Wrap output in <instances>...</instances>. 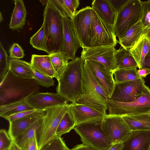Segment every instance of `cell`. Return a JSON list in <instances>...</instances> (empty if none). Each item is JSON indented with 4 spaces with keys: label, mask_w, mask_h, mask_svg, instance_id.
Wrapping results in <instances>:
<instances>
[{
    "label": "cell",
    "mask_w": 150,
    "mask_h": 150,
    "mask_svg": "<svg viewBox=\"0 0 150 150\" xmlns=\"http://www.w3.org/2000/svg\"><path fill=\"white\" fill-rule=\"evenodd\" d=\"M39 86L34 79L18 77L8 69L0 81V106L25 99L38 93Z\"/></svg>",
    "instance_id": "cell-1"
},
{
    "label": "cell",
    "mask_w": 150,
    "mask_h": 150,
    "mask_svg": "<svg viewBox=\"0 0 150 150\" xmlns=\"http://www.w3.org/2000/svg\"><path fill=\"white\" fill-rule=\"evenodd\" d=\"M84 61L81 57H76L69 62L58 81L57 93L68 102L76 103L83 91Z\"/></svg>",
    "instance_id": "cell-2"
},
{
    "label": "cell",
    "mask_w": 150,
    "mask_h": 150,
    "mask_svg": "<svg viewBox=\"0 0 150 150\" xmlns=\"http://www.w3.org/2000/svg\"><path fill=\"white\" fill-rule=\"evenodd\" d=\"M108 99L91 72L84 64L83 91L76 103L107 114L106 111L108 106L106 101Z\"/></svg>",
    "instance_id": "cell-3"
},
{
    "label": "cell",
    "mask_w": 150,
    "mask_h": 150,
    "mask_svg": "<svg viewBox=\"0 0 150 150\" xmlns=\"http://www.w3.org/2000/svg\"><path fill=\"white\" fill-rule=\"evenodd\" d=\"M43 18L48 54L61 51L63 35L62 16L49 2L44 9Z\"/></svg>",
    "instance_id": "cell-4"
},
{
    "label": "cell",
    "mask_w": 150,
    "mask_h": 150,
    "mask_svg": "<svg viewBox=\"0 0 150 150\" xmlns=\"http://www.w3.org/2000/svg\"><path fill=\"white\" fill-rule=\"evenodd\" d=\"M103 120L84 122L74 128L83 144L95 150H108L113 144L102 129Z\"/></svg>",
    "instance_id": "cell-5"
},
{
    "label": "cell",
    "mask_w": 150,
    "mask_h": 150,
    "mask_svg": "<svg viewBox=\"0 0 150 150\" xmlns=\"http://www.w3.org/2000/svg\"><path fill=\"white\" fill-rule=\"evenodd\" d=\"M108 114L120 116L137 115L150 112V89L146 86L144 93L134 101L122 103L108 99Z\"/></svg>",
    "instance_id": "cell-6"
},
{
    "label": "cell",
    "mask_w": 150,
    "mask_h": 150,
    "mask_svg": "<svg viewBox=\"0 0 150 150\" xmlns=\"http://www.w3.org/2000/svg\"><path fill=\"white\" fill-rule=\"evenodd\" d=\"M69 107L70 104L67 103L45 109L44 121L37 138L38 149L56 136L60 122Z\"/></svg>",
    "instance_id": "cell-7"
},
{
    "label": "cell",
    "mask_w": 150,
    "mask_h": 150,
    "mask_svg": "<svg viewBox=\"0 0 150 150\" xmlns=\"http://www.w3.org/2000/svg\"><path fill=\"white\" fill-rule=\"evenodd\" d=\"M142 14V1L129 0L117 13L114 27L119 39L141 21Z\"/></svg>",
    "instance_id": "cell-8"
},
{
    "label": "cell",
    "mask_w": 150,
    "mask_h": 150,
    "mask_svg": "<svg viewBox=\"0 0 150 150\" xmlns=\"http://www.w3.org/2000/svg\"><path fill=\"white\" fill-rule=\"evenodd\" d=\"M116 37L114 26L103 21L92 9L90 47H115L118 43Z\"/></svg>",
    "instance_id": "cell-9"
},
{
    "label": "cell",
    "mask_w": 150,
    "mask_h": 150,
    "mask_svg": "<svg viewBox=\"0 0 150 150\" xmlns=\"http://www.w3.org/2000/svg\"><path fill=\"white\" fill-rule=\"evenodd\" d=\"M146 86L143 78L115 83L113 93L109 99L122 103L134 101L142 96Z\"/></svg>",
    "instance_id": "cell-10"
},
{
    "label": "cell",
    "mask_w": 150,
    "mask_h": 150,
    "mask_svg": "<svg viewBox=\"0 0 150 150\" xmlns=\"http://www.w3.org/2000/svg\"><path fill=\"white\" fill-rule=\"evenodd\" d=\"M101 127L113 144L124 142L132 132L120 116L107 114L102 120Z\"/></svg>",
    "instance_id": "cell-11"
},
{
    "label": "cell",
    "mask_w": 150,
    "mask_h": 150,
    "mask_svg": "<svg viewBox=\"0 0 150 150\" xmlns=\"http://www.w3.org/2000/svg\"><path fill=\"white\" fill-rule=\"evenodd\" d=\"M92 9L90 6L77 11L72 18L76 34L83 48L90 47Z\"/></svg>",
    "instance_id": "cell-12"
},
{
    "label": "cell",
    "mask_w": 150,
    "mask_h": 150,
    "mask_svg": "<svg viewBox=\"0 0 150 150\" xmlns=\"http://www.w3.org/2000/svg\"><path fill=\"white\" fill-rule=\"evenodd\" d=\"M115 47L97 46L83 49L81 57L86 60L96 61L104 65L108 70L114 72L117 70L114 53Z\"/></svg>",
    "instance_id": "cell-13"
},
{
    "label": "cell",
    "mask_w": 150,
    "mask_h": 150,
    "mask_svg": "<svg viewBox=\"0 0 150 150\" xmlns=\"http://www.w3.org/2000/svg\"><path fill=\"white\" fill-rule=\"evenodd\" d=\"M84 64L109 99L113 93L115 84L113 76V72L96 61L86 60L84 61Z\"/></svg>",
    "instance_id": "cell-14"
},
{
    "label": "cell",
    "mask_w": 150,
    "mask_h": 150,
    "mask_svg": "<svg viewBox=\"0 0 150 150\" xmlns=\"http://www.w3.org/2000/svg\"><path fill=\"white\" fill-rule=\"evenodd\" d=\"M63 35L61 52L70 59H74L81 45L73 24L72 18L62 17Z\"/></svg>",
    "instance_id": "cell-15"
},
{
    "label": "cell",
    "mask_w": 150,
    "mask_h": 150,
    "mask_svg": "<svg viewBox=\"0 0 150 150\" xmlns=\"http://www.w3.org/2000/svg\"><path fill=\"white\" fill-rule=\"evenodd\" d=\"M25 100L29 106L36 110H44L68 102L57 93L49 92L35 93L28 96Z\"/></svg>",
    "instance_id": "cell-16"
},
{
    "label": "cell",
    "mask_w": 150,
    "mask_h": 150,
    "mask_svg": "<svg viewBox=\"0 0 150 150\" xmlns=\"http://www.w3.org/2000/svg\"><path fill=\"white\" fill-rule=\"evenodd\" d=\"M69 109L76 123V125L88 122L103 120L107 114L86 105L72 103Z\"/></svg>",
    "instance_id": "cell-17"
},
{
    "label": "cell",
    "mask_w": 150,
    "mask_h": 150,
    "mask_svg": "<svg viewBox=\"0 0 150 150\" xmlns=\"http://www.w3.org/2000/svg\"><path fill=\"white\" fill-rule=\"evenodd\" d=\"M122 150H149L150 131H133L123 142Z\"/></svg>",
    "instance_id": "cell-18"
},
{
    "label": "cell",
    "mask_w": 150,
    "mask_h": 150,
    "mask_svg": "<svg viewBox=\"0 0 150 150\" xmlns=\"http://www.w3.org/2000/svg\"><path fill=\"white\" fill-rule=\"evenodd\" d=\"M45 109L39 110L35 113L9 123L8 133L13 139L33 123L43 116L46 113Z\"/></svg>",
    "instance_id": "cell-19"
},
{
    "label": "cell",
    "mask_w": 150,
    "mask_h": 150,
    "mask_svg": "<svg viewBox=\"0 0 150 150\" xmlns=\"http://www.w3.org/2000/svg\"><path fill=\"white\" fill-rule=\"evenodd\" d=\"M91 5L92 9L103 21L114 26L117 13L108 0H94Z\"/></svg>",
    "instance_id": "cell-20"
},
{
    "label": "cell",
    "mask_w": 150,
    "mask_h": 150,
    "mask_svg": "<svg viewBox=\"0 0 150 150\" xmlns=\"http://www.w3.org/2000/svg\"><path fill=\"white\" fill-rule=\"evenodd\" d=\"M45 115L33 123L13 140L23 150H25L30 140L35 135L38 136L43 124Z\"/></svg>",
    "instance_id": "cell-21"
},
{
    "label": "cell",
    "mask_w": 150,
    "mask_h": 150,
    "mask_svg": "<svg viewBox=\"0 0 150 150\" xmlns=\"http://www.w3.org/2000/svg\"><path fill=\"white\" fill-rule=\"evenodd\" d=\"M129 51L137 62L138 68L141 69L145 57L150 51L149 40L145 34H142Z\"/></svg>",
    "instance_id": "cell-22"
},
{
    "label": "cell",
    "mask_w": 150,
    "mask_h": 150,
    "mask_svg": "<svg viewBox=\"0 0 150 150\" xmlns=\"http://www.w3.org/2000/svg\"><path fill=\"white\" fill-rule=\"evenodd\" d=\"M30 64L33 67L40 73L52 78H56L49 55H32Z\"/></svg>",
    "instance_id": "cell-23"
},
{
    "label": "cell",
    "mask_w": 150,
    "mask_h": 150,
    "mask_svg": "<svg viewBox=\"0 0 150 150\" xmlns=\"http://www.w3.org/2000/svg\"><path fill=\"white\" fill-rule=\"evenodd\" d=\"M9 69L16 76L33 79V68L30 63L19 59L8 58Z\"/></svg>",
    "instance_id": "cell-24"
},
{
    "label": "cell",
    "mask_w": 150,
    "mask_h": 150,
    "mask_svg": "<svg viewBox=\"0 0 150 150\" xmlns=\"http://www.w3.org/2000/svg\"><path fill=\"white\" fill-rule=\"evenodd\" d=\"M14 4L9 26L13 30L19 31L23 29L25 23L27 12L23 0H15Z\"/></svg>",
    "instance_id": "cell-25"
},
{
    "label": "cell",
    "mask_w": 150,
    "mask_h": 150,
    "mask_svg": "<svg viewBox=\"0 0 150 150\" xmlns=\"http://www.w3.org/2000/svg\"><path fill=\"white\" fill-rule=\"evenodd\" d=\"M145 28L141 21H139L119 39L118 43L122 47L130 49L139 40Z\"/></svg>",
    "instance_id": "cell-26"
},
{
    "label": "cell",
    "mask_w": 150,
    "mask_h": 150,
    "mask_svg": "<svg viewBox=\"0 0 150 150\" xmlns=\"http://www.w3.org/2000/svg\"><path fill=\"white\" fill-rule=\"evenodd\" d=\"M122 117L132 131H150V115L144 113Z\"/></svg>",
    "instance_id": "cell-27"
},
{
    "label": "cell",
    "mask_w": 150,
    "mask_h": 150,
    "mask_svg": "<svg viewBox=\"0 0 150 150\" xmlns=\"http://www.w3.org/2000/svg\"><path fill=\"white\" fill-rule=\"evenodd\" d=\"M117 69H135L137 64L131 54L129 50L123 47L116 50L114 53Z\"/></svg>",
    "instance_id": "cell-28"
},
{
    "label": "cell",
    "mask_w": 150,
    "mask_h": 150,
    "mask_svg": "<svg viewBox=\"0 0 150 150\" xmlns=\"http://www.w3.org/2000/svg\"><path fill=\"white\" fill-rule=\"evenodd\" d=\"M50 55L51 63L58 81L65 70L70 59L64 53L59 51L51 53Z\"/></svg>",
    "instance_id": "cell-29"
},
{
    "label": "cell",
    "mask_w": 150,
    "mask_h": 150,
    "mask_svg": "<svg viewBox=\"0 0 150 150\" xmlns=\"http://www.w3.org/2000/svg\"><path fill=\"white\" fill-rule=\"evenodd\" d=\"M33 109L26 103L24 99L0 106V116L5 119L18 112Z\"/></svg>",
    "instance_id": "cell-30"
},
{
    "label": "cell",
    "mask_w": 150,
    "mask_h": 150,
    "mask_svg": "<svg viewBox=\"0 0 150 150\" xmlns=\"http://www.w3.org/2000/svg\"><path fill=\"white\" fill-rule=\"evenodd\" d=\"M76 123L69 108L64 115L58 127L56 136L61 137L74 129Z\"/></svg>",
    "instance_id": "cell-31"
},
{
    "label": "cell",
    "mask_w": 150,
    "mask_h": 150,
    "mask_svg": "<svg viewBox=\"0 0 150 150\" xmlns=\"http://www.w3.org/2000/svg\"><path fill=\"white\" fill-rule=\"evenodd\" d=\"M115 83L128 81L141 78L139 75L137 68L119 69L113 72Z\"/></svg>",
    "instance_id": "cell-32"
},
{
    "label": "cell",
    "mask_w": 150,
    "mask_h": 150,
    "mask_svg": "<svg viewBox=\"0 0 150 150\" xmlns=\"http://www.w3.org/2000/svg\"><path fill=\"white\" fill-rule=\"evenodd\" d=\"M30 43L34 48L48 53L47 40L43 23L39 30L30 38Z\"/></svg>",
    "instance_id": "cell-33"
},
{
    "label": "cell",
    "mask_w": 150,
    "mask_h": 150,
    "mask_svg": "<svg viewBox=\"0 0 150 150\" xmlns=\"http://www.w3.org/2000/svg\"><path fill=\"white\" fill-rule=\"evenodd\" d=\"M38 150H70L61 137L55 136Z\"/></svg>",
    "instance_id": "cell-34"
},
{
    "label": "cell",
    "mask_w": 150,
    "mask_h": 150,
    "mask_svg": "<svg viewBox=\"0 0 150 150\" xmlns=\"http://www.w3.org/2000/svg\"><path fill=\"white\" fill-rule=\"evenodd\" d=\"M9 69L8 58L6 51L0 42V80L3 79Z\"/></svg>",
    "instance_id": "cell-35"
},
{
    "label": "cell",
    "mask_w": 150,
    "mask_h": 150,
    "mask_svg": "<svg viewBox=\"0 0 150 150\" xmlns=\"http://www.w3.org/2000/svg\"><path fill=\"white\" fill-rule=\"evenodd\" d=\"M33 72V79L40 86L49 88L54 85L55 82L52 78L46 76L34 68Z\"/></svg>",
    "instance_id": "cell-36"
},
{
    "label": "cell",
    "mask_w": 150,
    "mask_h": 150,
    "mask_svg": "<svg viewBox=\"0 0 150 150\" xmlns=\"http://www.w3.org/2000/svg\"><path fill=\"white\" fill-rule=\"evenodd\" d=\"M49 2L62 17L72 18V16L65 5L63 0H49Z\"/></svg>",
    "instance_id": "cell-37"
},
{
    "label": "cell",
    "mask_w": 150,
    "mask_h": 150,
    "mask_svg": "<svg viewBox=\"0 0 150 150\" xmlns=\"http://www.w3.org/2000/svg\"><path fill=\"white\" fill-rule=\"evenodd\" d=\"M142 14L141 21L146 27L150 24V0L142 1Z\"/></svg>",
    "instance_id": "cell-38"
},
{
    "label": "cell",
    "mask_w": 150,
    "mask_h": 150,
    "mask_svg": "<svg viewBox=\"0 0 150 150\" xmlns=\"http://www.w3.org/2000/svg\"><path fill=\"white\" fill-rule=\"evenodd\" d=\"M13 142V140L5 130H0V150H6L9 149Z\"/></svg>",
    "instance_id": "cell-39"
},
{
    "label": "cell",
    "mask_w": 150,
    "mask_h": 150,
    "mask_svg": "<svg viewBox=\"0 0 150 150\" xmlns=\"http://www.w3.org/2000/svg\"><path fill=\"white\" fill-rule=\"evenodd\" d=\"M9 57L13 59H19L23 58L24 56V50L17 43H13L9 50Z\"/></svg>",
    "instance_id": "cell-40"
},
{
    "label": "cell",
    "mask_w": 150,
    "mask_h": 150,
    "mask_svg": "<svg viewBox=\"0 0 150 150\" xmlns=\"http://www.w3.org/2000/svg\"><path fill=\"white\" fill-rule=\"evenodd\" d=\"M38 110H39L33 109L21 111L11 115L6 118L5 119L8 120L9 123L11 122L16 120L32 114Z\"/></svg>",
    "instance_id": "cell-41"
},
{
    "label": "cell",
    "mask_w": 150,
    "mask_h": 150,
    "mask_svg": "<svg viewBox=\"0 0 150 150\" xmlns=\"http://www.w3.org/2000/svg\"><path fill=\"white\" fill-rule=\"evenodd\" d=\"M63 0L65 5L73 17L76 12V10L77 8L79 7V1L78 0Z\"/></svg>",
    "instance_id": "cell-42"
},
{
    "label": "cell",
    "mask_w": 150,
    "mask_h": 150,
    "mask_svg": "<svg viewBox=\"0 0 150 150\" xmlns=\"http://www.w3.org/2000/svg\"><path fill=\"white\" fill-rule=\"evenodd\" d=\"M128 0H108V1L117 13Z\"/></svg>",
    "instance_id": "cell-43"
},
{
    "label": "cell",
    "mask_w": 150,
    "mask_h": 150,
    "mask_svg": "<svg viewBox=\"0 0 150 150\" xmlns=\"http://www.w3.org/2000/svg\"><path fill=\"white\" fill-rule=\"evenodd\" d=\"M38 145L37 135L36 134L29 142L25 150H35Z\"/></svg>",
    "instance_id": "cell-44"
},
{
    "label": "cell",
    "mask_w": 150,
    "mask_h": 150,
    "mask_svg": "<svg viewBox=\"0 0 150 150\" xmlns=\"http://www.w3.org/2000/svg\"><path fill=\"white\" fill-rule=\"evenodd\" d=\"M142 68L150 70V51L145 57L141 69Z\"/></svg>",
    "instance_id": "cell-45"
},
{
    "label": "cell",
    "mask_w": 150,
    "mask_h": 150,
    "mask_svg": "<svg viewBox=\"0 0 150 150\" xmlns=\"http://www.w3.org/2000/svg\"><path fill=\"white\" fill-rule=\"evenodd\" d=\"M70 150H95L83 144H78Z\"/></svg>",
    "instance_id": "cell-46"
},
{
    "label": "cell",
    "mask_w": 150,
    "mask_h": 150,
    "mask_svg": "<svg viewBox=\"0 0 150 150\" xmlns=\"http://www.w3.org/2000/svg\"><path fill=\"white\" fill-rule=\"evenodd\" d=\"M139 75L142 78L146 77V76L150 73V70L142 68L138 70Z\"/></svg>",
    "instance_id": "cell-47"
},
{
    "label": "cell",
    "mask_w": 150,
    "mask_h": 150,
    "mask_svg": "<svg viewBox=\"0 0 150 150\" xmlns=\"http://www.w3.org/2000/svg\"><path fill=\"white\" fill-rule=\"evenodd\" d=\"M123 146V142L113 144L108 150H122Z\"/></svg>",
    "instance_id": "cell-48"
},
{
    "label": "cell",
    "mask_w": 150,
    "mask_h": 150,
    "mask_svg": "<svg viewBox=\"0 0 150 150\" xmlns=\"http://www.w3.org/2000/svg\"><path fill=\"white\" fill-rule=\"evenodd\" d=\"M143 33L145 34L149 40H150V24L145 28Z\"/></svg>",
    "instance_id": "cell-49"
},
{
    "label": "cell",
    "mask_w": 150,
    "mask_h": 150,
    "mask_svg": "<svg viewBox=\"0 0 150 150\" xmlns=\"http://www.w3.org/2000/svg\"><path fill=\"white\" fill-rule=\"evenodd\" d=\"M10 150H23L20 148L13 141L9 149Z\"/></svg>",
    "instance_id": "cell-50"
},
{
    "label": "cell",
    "mask_w": 150,
    "mask_h": 150,
    "mask_svg": "<svg viewBox=\"0 0 150 150\" xmlns=\"http://www.w3.org/2000/svg\"><path fill=\"white\" fill-rule=\"evenodd\" d=\"M42 5H47L49 2V0H39Z\"/></svg>",
    "instance_id": "cell-51"
},
{
    "label": "cell",
    "mask_w": 150,
    "mask_h": 150,
    "mask_svg": "<svg viewBox=\"0 0 150 150\" xmlns=\"http://www.w3.org/2000/svg\"><path fill=\"white\" fill-rule=\"evenodd\" d=\"M2 15L1 12H0V22H1L3 20Z\"/></svg>",
    "instance_id": "cell-52"
},
{
    "label": "cell",
    "mask_w": 150,
    "mask_h": 150,
    "mask_svg": "<svg viewBox=\"0 0 150 150\" xmlns=\"http://www.w3.org/2000/svg\"><path fill=\"white\" fill-rule=\"evenodd\" d=\"M35 150H38V145L37 146Z\"/></svg>",
    "instance_id": "cell-53"
},
{
    "label": "cell",
    "mask_w": 150,
    "mask_h": 150,
    "mask_svg": "<svg viewBox=\"0 0 150 150\" xmlns=\"http://www.w3.org/2000/svg\"><path fill=\"white\" fill-rule=\"evenodd\" d=\"M9 150V149H7V150Z\"/></svg>",
    "instance_id": "cell-54"
},
{
    "label": "cell",
    "mask_w": 150,
    "mask_h": 150,
    "mask_svg": "<svg viewBox=\"0 0 150 150\" xmlns=\"http://www.w3.org/2000/svg\"><path fill=\"white\" fill-rule=\"evenodd\" d=\"M149 114L150 115V112L149 113Z\"/></svg>",
    "instance_id": "cell-55"
},
{
    "label": "cell",
    "mask_w": 150,
    "mask_h": 150,
    "mask_svg": "<svg viewBox=\"0 0 150 150\" xmlns=\"http://www.w3.org/2000/svg\"><path fill=\"white\" fill-rule=\"evenodd\" d=\"M149 150H150V148H149Z\"/></svg>",
    "instance_id": "cell-56"
},
{
    "label": "cell",
    "mask_w": 150,
    "mask_h": 150,
    "mask_svg": "<svg viewBox=\"0 0 150 150\" xmlns=\"http://www.w3.org/2000/svg\"><path fill=\"white\" fill-rule=\"evenodd\" d=\"M149 40V41H150V40Z\"/></svg>",
    "instance_id": "cell-57"
}]
</instances>
